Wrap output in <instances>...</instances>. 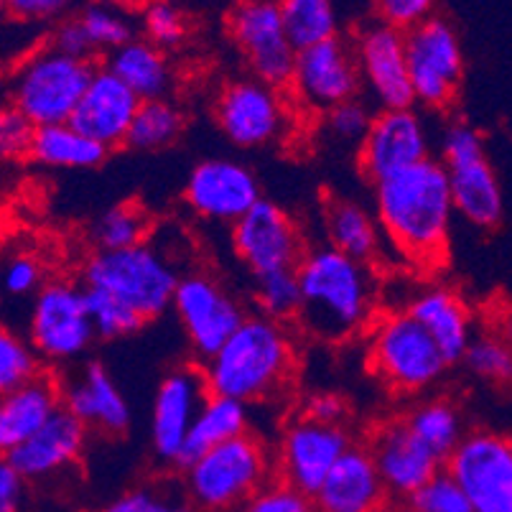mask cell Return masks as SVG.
I'll return each instance as SVG.
<instances>
[{"label": "cell", "mask_w": 512, "mask_h": 512, "mask_svg": "<svg viewBox=\"0 0 512 512\" xmlns=\"http://www.w3.org/2000/svg\"><path fill=\"white\" fill-rule=\"evenodd\" d=\"M44 265L34 253H13L3 268V288L8 296H36L44 288Z\"/></svg>", "instance_id": "47"}, {"label": "cell", "mask_w": 512, "mask_h": 512, "mask_svg": "<svg viewBox=\"0 0 512 512\" xmlns=\"http://www.w3.org/2000/svg\"><path fill=\"white\" fill-rule=\"evenodd\" d=\"M87 288V286H85ZM87 301H90V314L95 321L97 337L100 339H123L136 334L143 324H148L136 309H130L120 299L105 291L87 288Z\"/></svg>", "instance_id": "42"}, {"label": "cell", "mask_w": 512, "mask_h": 512, "mask_svg": "<svg viewBox=\"0 0 512 512\" xmlns=\"http://www.w3.org/2000/svg\"><path fill=\"white\" fill-rule=\"evenodd\" d=\"M472 512H512V439L472 431L446 459Z\"/></svg>", "instance_id": "15"}, {"label": "cell", "mask_w": 512, "mask_h": 512, "mask_svg": "<svg viewBox=\"0 0 512 512\" xmlns=\"http://www.w3.org/2000/svg\"><path fill=\"white\" fill-rule=\"evenodd\" d=\"M141 29L151 44L164 51L174 49L186 39L184 13L171 0H151L146 8H141Z\"/></svg>", "instance_id": "45"}, {"label": "cell", "mask_w": 512, "mask_h": 512, "mask_svg": "<svg viewBox=\"0 0 512 512\" xmlns=\"http://www.w3.org/2000/svg\"><path fill=\"white\" fill-rule=\"evenodd\" d=\"M230 36L260 82L288 90L299 49L283 23L278 0H242L230 13Z\"/></svg>", "instance_id": "13"}, {"label": "cell", "mask_w": 512, "mask_h": 512, "mask_svg": "<svg viewBox=\"0 0 512 512\" xmlns=\"http://www.w3.org/2000/svg\"><path fill=\"white\" fill-rule=\"evenodd\" d=\"M258 176L232 158H207L192 169L184 186V204L199 220L235 225L260 202Z\"/></svg>", "instance_id": "17"}, {"label": "cell", "mask_w": 512, "mask_h": 512, "mask_svg": "<svg viewBox=\"0 0 512 512\" xmlns=\"http://www.w3.org/2000/svg\"><path fill=\"white\" fill-rule=\"evenodd\" d=\"M388 497L370 446L352 444L314 495L319 512H380Z\"/></svg>", "instance_id": "25"}, {"label": "cell", "mask_w": 512, "mask_h": 512, "mask_svg": "<svg viewBox=\"0 0 512 512\" xmlns=\"http://www.w3.org/2000/svg\"><path fill=\"white\" fill-rule=\"evenodd\" d=\"M276 479V454L253 431L199 454L184 467V492L199 512L240 510Z\"/></svg>", "instance_id": "4"}, {"label": "cell", "mask_w": 512, "mask_h": 512, "mask_svg": "<svg viewBox=\"0 0 512 512\" xmlns=\"http://www.w3.org/2000/svg\"><path fill=\"white\" fill-rule=\"evenodd\" d=\"M431 158V136L426 120L413 110H377L362 146L357 148V161L367 179L375 184L383 176L403 171Z\"/></svg>", "instance_id": "20"}, {"label": "cell", "mask_w": 512, "mask_h": 512, "mask_svg": "<svg viewBox=\"0 0 512 512\" xmlns=\"http://www.w3.org/2000/svg\"><path fill=\"white\" fill-rule=\"evenodd\" d=\"M436 0H372L380 21L400 31L416 29L418 23L431 18Z\"/></svg>", "instance_id": "50"}, {"label": "cell", "mask_w": 512, "mask_h": 512, "mask_svg": "<svg viewBox=\"0 0 512 512\" xmlns=\"http://www.w3.org/2000/svg\"><path fill=\"white\" fill-rule=\"evenodd\" d=\"M286 90L255 77L232 79L214 100V120L222 136L237 148L281 143L291 130V97Z\"/></svg>", "instance_id": "9"}, {"label": "cell", "mask_w": 512, "mask_h": 512, "mask_svg": "<svg viewBox=\"0 0 512 512\" xmlns=\"http://www.w3.org/2000/svg\"><path fill=\"white\" fill-rule=\"evenodd\" d=\"M253 299L258 314L268 316V319L283 321V324L299 321L301 306H304L299 273L278 271L253 278Z\"/></svg>", "instance_id": "38"}, {"label": "cell", "mask_w": 512, "mask_h": 512, "mask_svg": "<svg viewBox=\"0 0 512 512\" xmlns=\"http://www.w3.org/2000/svg\"><path fill=\"white\" fill-rule=\"evenodd\" d=\"M406 512H472V505L459 482L444 467L421 490L406 497Z\"/></svg>", "instance_id": "43"}, {"label": "cell", "mask_w": 512, "mask_h": 512, "mask_svg": "<svg viewBox=\"0 0 512 512\" xmlns=\"http://www.w3.org/2000/svg\"><path fill=\"white\" fill-rule=\"evenodd\" d=\"M179 281L174 265L148 242L125 250H92L82 265L87 288L110 293L146 321L164 316L174 306Z\"/></svg>", "instance_id": "7"}, {"label": "cell", "mask_w": 512, "mask_h": 512, "mask_svg": "<svg viewBox=\"0 0 512 512\" xmlns=\"http://www.w3.org/2000/svg\"><path fill=\"white\" fill-rule=\"evenodd\" d=\"M29 484V479L23 477L18 469L3 462V467H0V512H23Z\"/></svg>", "instance_id": "53"}, {"label": "cell", "mask_w": 512, "mask_h": 512, "mask_svg": "<svg viewBox=\"0 0 512 512\" xmlns=\"http://www.w3.org/2000/svg\"><path fill=\"white\" fill-rule=\"evenodd\" d=\"M406 46L416 105L446 110L456 100L464 72V54L456 31L449 21L431 16L416 29L406 31Z\"/></svg>", "instance_id": "16"}, {"label": "cell", "mask_w": 512, "mask_h": 512, "mask_svg": "<svg viewBox=\"0 0 512 512\" xmlns=\"http://www.w3.org/2000/svg\"><path fill=\"white\" fill-rule=\"evenodd\" d=\"M375 214L388 248L416 271H436L446 263L454 197L441 158L383 176L372 184Z\"/></svg>", "instance_id": "1"}, {"label": "cell", "mask_w": 512, "mask_h": 512, "mask_svg": "<svg viewBox=\"0 0 512 512\" xmlns=\"http://www.w3.org/2000/svg\"><path fill=\"white\" fill-rule=\"evenodd\" d=\"M141 102V97L118 74L107 67H97L72 123L102 146H125Z\"/></svg>", "instance_id": "24"}, {"label": "cell", "mask_w": 512, "mask_h": 512, "mask_svg": "<svg viewBox=\"0 0 512 512\" xmlns=\"http://www.w3.org/2000/svg\"><path fill=\"white\" fill-rule=\"evenodd\" d=\"M95 512H199L186 497L166 484H141L123 492Z\"/></svg>", "instance_id": "41"}, {"label": "cell", "mask_w": 512, "mask_h": 512, "mask_svg": "<svg viewBox=\"0 0 512 512\" xmlns=\"http://www.w3.org/2000/svg\"><path fill=\"white\" fill-rule=\"evenodd\" d=\"M72 6L74 0H3L8 16L23 23L62 21Z\"/></svg>", "instance_id": "51"}, {"label": "cell", "mask_w": 512, "mask_h": 512, "mask_svg": "<svg viewBox=\"0 0 512 512\" xmlns=\"http://www.w3.org/2000/svg\"><path fill=\"white\" fill-rule=\"evenodd\" d=\"M324 232L327 245L367 265H377L380 255L390 250L377 214L352 199L332 197L324 204Z\"/></svg>", "instance_id": "28"}, {"label": "cell", "mask_w": 512, "mask_h": 512, "mask_svg": "<svg viewBox=\"0 0 512 512\" xmlns=\"http://www.w3.org/2000/svg\"><path fill=\"white\" fill-rule=\"evenodd\" d=\"M105 67L118 74L141 100L169 97L174 87V69L164 49L148 39H133L107 54Z\"/></svg>", "instance_id": "30"}, {"label": "cell", "mask_w": 512, "mask_h": 512, "mask_svg": "<svg viewBox=\"0 0 512 512\" xmlns=\"http://www.w3.org/2000/svg\"><path fill=\"white\" fill-rule=\"evenodd\" d=\"M451 197L459 217L479 230H490L502 220V189L487 156L472 158L464 164L446 166Z\"/></svg>", "instance_id": "29"}, {"label": "cell", "mask_w": 512, "mask_h": 512, "mask_svg": "<svg viewBox=\"0 0 512 512\" xmlns=\"http://www.w3.org/2000/svg\"><path fill=\"white\" fill-rule=\"evenodd\" d=\"M362 87L377 110H403L416 105L408 62L406 31L388 23H372L360 31L355 41Z\"/></svg>", "instance_id": "19"}, {"label": "cell", "mask_w": 512, "mask_h": 512, "mask_svg": "<svg viewBox=\"0 0 512 512\" xmlns=\"http://www.w3.org/2000/svg\"><path fill=\"white\" fill-rule=\"evenodd\" d=\"M153 230L151 214L136 202H123L105 212L92 222L87 240L92 242L95 250H125L136 248L148 242V235Z\"/></svg>", "instance_id": "35"}, {"label": "cell", "mask_w": 512, "mask_h": 512, "mask_svg": "<svg viewBox=\"0 0 512 512\" xmlns=\"http://www.w3.org/2000/svg\"><path fill=\"white\" fill-rule=\"evenodd\" d=\"M278 6L288 36L299 51L339 36L334 0H278Z\"/></svg>", "instance_id": "36"}, {"label": "cell", "mask_w": 512, "mask_h": 512, "mask_svg": "<svg viewBox=\"0 0 512 512\" xmlns=\"http://www.w3.org/2000/svg\"><path fill=\"white\" fill-rule=\"evenodd\" d=\"M174 314L199 362L209 360L248 319L242 301L204 271L184 273L174 293Z\"/></svg>", "instance_id": "11"}, {"label": "cell", "mask_w": 512, "mask_h": 512, "mask_svg": "<svg viewBox=\"0 0 512 512\" xmlns=\"http://www.w3.org/2000/svg\"><path fill=\"white\" fill-rule=\"evenodd\" d=\"M49 46H54L62 54H69V57L77 59H95V49H92L90 39H87L82 23H79L77 16H67L62 21H57V26L51 29Z\"/></svg>", "instance_id": "52"}, {"label": "cell", "mask_w": 512, "mask_h": 512, "mask_svg": "<svg viewBox=\"0 0 512 512\" xmlns=\"http://www.w3.org/2000/svg\"><path fill=\"white\" fill-rule=\"evenodd\" d=\"M102 3H110V6L125 8V11H138V8H146L151 0H102Z\"/></svg>", "instance_id": "55"}, {"label": "cell", "mask_w": 512, "mask_h": 512, "mask_svg": "<svg viewBox=\"0 0 512 512\" xmlns=\"http://www.w3.org/2000/svg\"><path fill=\"white\" fill-rule=\"evenodd\" d=\"M502 332H505L507 339H510V342H512V329H502Z\"/></svg>", "instance_id": "56"}, {"label": "cell", "mask_w": 512, "mask_h": 512, "mask_svg": "<svg viewBox=\"0 0 512 512\" xmlns=\"http://www.w3.org/2000/svg\"><path fill=\"white\" fill-rule=\"evenodd\" d=\"M46 372V362L29 337L3 329L0 334V390H16Z\"/></svg>", "instance_id": "40"}, {"label": "cell", "mask_w": 512, "mask_h": 512, "mask_svg": "<svg viewBox=\"0 0 512 512\" xmlns=\"http://www.w3.org/2000/svg\"><path fill=\"white\" fill-rule=\"evenodd\" d=\"M64 388V408L90 428V434L123 436L130 428V403L102 362L79 367Z\"/></svg>", "instance_id": "23"}, {"label": "cell", "mask_w": 512, "mask_h": 512, "mask_svg": "<svg viewBox=\"0 0 512 512\" xmlns=\"http://www.w3.org/2000/svg\"><path fill=\"white\" fill-rule=\"evenodd\" d=\"M36 130L39 128L26 115L18 113L16 107H3V115H0V153H3V158H8V161L29 158Z\"/></svg>", "instance_id": "48"}, {"label": "cell", "mask_w": 512, "mask_h": 512, "mask_svg": "<svg viewBox=\"0 0 512 512\" xmlns=\"http://www.w3.org/2000/svg\"><path fill=\"white\" fill-rule=\"evenodd\" d=\"M250 431V406L242 400L225 398V395H212L204 400L202 411L192 426V434L186 441L181 469L194 462L199 454L225 444V441L237 439V436Z\"/></svg>", "instance_id": "32"}, {"label": "cell", "mask_w": 512, "mask_h": 512, "mask_svg": "<svg viewBox=\"0 0 512 512\" xmlns=\"http://www.w3.org/2000/svg\"><path fill=\"white\" fill-rule=\"evenodd\" d=\"M377 113H372L370 102L362 100V97H355V100H347L342 105H337L334 110H329L321 123H324V130L327 136L334 138L342 146H362L365 136L370 133V125L375 120Z\"/></svg>", "instance_id": "44"}, {"label": "cell", "mask_w": 512, "mask_h": 512, "mask_svg": "<svg viewBox=\"0 0 512 512\" xmlns=\"http://www.w3.org/2000/svg\"><path fill=\"white\" fill-rule=\"evenodd\" d=\"M230 242L235 258L253 278L296 271L309 253L299 222L271 199H260L230 227Z\"/></svg>", "instance_id": "14"}, {"label": "cell", "mask_w": 512, "mask_h": 512, "mask_svg": "<svg viewBox=\"0 0 512 512\" xmlns=\"http://www.w3.org/2000/svg\"><path fill=\"white\" fill-rule=\"evenodd\" d=\"M207 398L202 367H176L158 383L151 411V446L161 462L181 467L186 441Z\"/></svg>", "instance_id": "18"}, {"label": "cell", "mask_w": 512, "mask_h": 512, "mask_svg": "<svg viewBox=\"0 0 512 512\" xmlns=\"http://www.w3.org/2000/svg\"><path fill=\"white\" fill-rule=\"evenodd\" d=\"M352 444L347 423L316 421L301 411L286 421L273 449L276 477L314 497Z\"/></svg>", "instance_id": "12"}, {"label": "cell", "mask_w": 512, "mask_h": 512, "mask_svg": "<svg viewBox=\"0 0 512 512\" xmlns=\"http://www.w3.org/2000/svg\"><path fill=\"white\" fill-rule=\"evenodd\" d=\"M464 365L484 383H512V342L505 332H477L464 355Z\"/></svg>", "instance_id": "39"}, {"label": "cell", "mask_w": 512, "mask_h": 512, "mask_svg": "<svg viewBox=\"0 0 512 512\" xmlns=\"http://www.w3.org/2000/svg\"><path fill=\"white\" fill-rule=\"evenodd\" d=\"M237 512H319V507H316L314 497L276 477Z\"/></svg>", "instance_id": "46"}, {"label": "cell", "mask_w": 512, "mask_h": 512, "mask_svg": "<svg viewBox=\"0 0 512 512\" xmlns=\"http://www.w3.org/2000/svg\"><path fill=\"white\" fill-rule=\"evenodd\" d=\"M95 72V59L69 57L44 44L11 69L6 105L16 107L36 128L72 123Z\"/></svg>", "instance_id": "5"}, {"label": "cell", "mask_w": 512, "mask_h": 512, "mask_svg": "<svg viewBox=\"0 0 512 512\" xmlns=\"http://www.w3.org/2000/svg\"><path fill=\"white\" fill-rule=\"evenodd\" d=\"M64 408V388L57 375L49 370L29 380L16 390H8L0 398V449L8 454L21 446Z\"/></svg>", "instance_id": "27"}, {"label": "cell", "mask_w": 512, "mask_h": 512, "mask_svg": "<svg viewBox=\"0 0 512 512\" xmlns=\"http://www.w3.org/2000/svg\"><path fill=\"white\" fill-rule=\"evenodd\" d=\"M403 309L434 337L449 365L464 362L477 332H474L472 314L459 293L441 283H428L413 293Z\"/></svg>", "instance_id": "26"}, {"label": "cell", "mask_w": 512, "mask_h": 512, "mask_svg": "<svg viewBox=\"0 0 512 512\" xmlns=\"http://www.w3.org/2000/svg\"><path fill=\"white\" fill-rule=\"evenodd\" d=\"M186 128V113L171 97L161 100H143L138 107L136 120L130 125L125 146L133 151H164L174 146Z\"/></svg>", "instance_id": "34"}, {"label": "cell", "mask_w": 512, "mask_h": 512, "mask_svg": "<svg viewBox=\"0 0 512 512\" xmlns=\"http://www.w3.org/2000/svg\"><path fill=\"white\" fill-rule=\"evenodd\" d=\"M212 395H225L258 406L278 398L296 372V342L288 324L253 314L222 344L217 355L202 362Z\"/></svg>", "instance_id": "3"}, {"label": "cell", "mask_w": 512, "mask_h": 512, "mask_svg": "<svg viewBox=\"0 0 512 512\" xmlns=\"http://www.w3.org/2000/svg\"><path fill=\"white\" fill-rule=\"evenodd\" d=\"M90 428L79 421L72 411L62 408L21 446L3 454V462L29 479L31 484L62 477L64 472L77 467L85 454Z\"/></svg>", "instance_id": "21"}, {"label": "cell", "mask_w": 512, "mask_h": 512, "mask_svg": "<svg viewBox=\"0 0 512 512\" xmlns=\"http://www.w3.org/2000/svg\"><path fill=\"white\" fill-rule=\"evenodd\" d=\"M406 423L444 464L467 436L462 413L446 398H428L416 403L406 416Z\"/></svg>", "instance_id": "33"}, {"label": "cell", "mask_w": 512, "mask_h": 512, "mask_svg": "<svg viewBox=\"0 0 512 512\" xmlns=\"http://www.w3.org/2000/svg\"><path fill=\"white\" fill-rule=\"evenodd\" d=\"M87 39H90L95 54H110L123 44L136 39V23L130 18V11L102 0H90L82 11L77 13Z\"/></svg>", "instance_id": "37"}, {"label": "cell", "mask_w": 512, "mask_h": 512, "mask_svg": "<svg viewBox=\"0 0 512 512\" xmlns=\"http://www.w3.org/2000/svg\"><path fill=\"white\" fill-rule=\"evenodd\" d=\"M367 446L375 456V464L383 474L390 495L411 497L446 467L439 456L408 428L406 418L380 423Z\"/></svg>", "instance_id": "22"}, {"label": "cell", "mask_w": 512, "mask_h": 512, "mask_svg": "<svg viewBox=\"0 0 512 512\" xmlns=\"http://www.w3.org/2000/svg\"><path fill=\"white\" fill-rule=\"evenodd\" d=\"M110 156V148L97 143L74 123L44 125L36 130L29 158L44 169H97Z\"/></svg>", "instance_id": "31"}, {"label": "cell", "mask_w": 512, "mask_h": 512, "mask_svg": "<svg viewBox=\"0 0 512 512\" xmlns=\"http://www.w3.org/2000/svg\"><path fill=\"white\" fill-rule=\"evenodd\" d=\"M306 416L324 423H347V403L334 393H316L304 403Z\"/></svg>", "instance_id": "54"}, {"label": "cell", "mask_w": 512, "mask_h": 512, "mask_svg": "<svg viewBox=\"0 0 512 512\" xmlns=\"http://www.w3.org/2000/svg\"><path fill=\"white\" fill-rule=\"evenodd\" d=\"M29 339L46 365H72L97 339L87 288L82 281H46L34 296Z\"/></svg>", "instance_id": "8"}, {"label": "cell", "mask_w": 512, "mask_h": 512, "mask_svg": "<svg viewBox=\"0 0 512 512\" xmlns=\"http://www.w3.org/2000/svg\"><path fill=\"white\" fill-rule=\"evenodd\" d=\"M360 90L362 72L355 44L334 36L299 51L286 92L296 110L311 118H324L342 102L360 97Z\"/></svg>", "instance_id": "10"}, {"label": "cell", "mask_w": 512, "mask_h": 512, "mask_svg": "<svg viewBox=\"0 0 512 512\" xmlns=\"http://www.w3.org/2000/svg\"><path fill=\"white\" fill-rule=\"evenodd\" d=\"M479 156H484V141L472 125L464 120H454L446 125L444 136H441V164L456 166Z\"/></svg>", "instance_id": "49"}, {"label": "cell", "mask_w": 512, "mask_h": 512, "mask_svg": "<svg viewBox=\"0 0 512 512\" xmlns=\"http://www.w3.org/2000/svg\"><path fill=\"white\" fill-rule=\"evenodd\" d=\"M296 273L304 293L299 324L306 334L321 342H344L372 327L380 301L375 265L319 245L304 255Z\"/></svg>", "instance_id": "2"}, {"label": "cell", "mask_w": 512, "mask_h": 512, "mask_svg": "<svg viewBox=\"0 0 512 512\" xmlns=\"http://www.w3.org/2000/svg\"><path fill=\"white\" fill-rule=\"evenodd\" d=\"M367 362L377 380L395 395H418L434 388L449 367L434 337L406 309H390L372 321Z\"/></svg>", "instance_id": "6"}]
</instances>
